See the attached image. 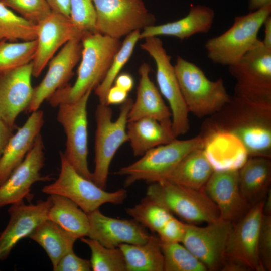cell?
<instances>
[{"label": "cell", "instance_id": "4316f807", "mask_svg": "<svg viewBox=\"0 0 271 271\" xmlns=\"http://www.w3.org/2000/svg\"><path fill=\"white\" fill-rule=\"evenodd\" d=\"M126 132L135 156H142L151 149L176 139L172 122H162L150 117L128 122Z\"/></svg>", "mask_w": 271, "mask_h": 271}, {"label": "cell", "instance_id": "d4e9b609", "mask_svg": "<svg viewBox=\"0 0 271 271\" xmlns=\"http://www.w3.org/2000/svg\"><path fill=\"white\" fill-rule=\"evenodd\" d=\"M150 66L146 63L140 66L137 98L129 112L128 122L150 117L162 122H172L171 111L150 79Z\"/></svg>", "mask_w": 271, "mask_h": 271}, {"label": "cell", "instance_id": "603a6c76", "mask_svg": "<svg viewBox=\"0 0 271 271\" xmlns=\"http://www.w3.org/2000/svg\"><path fill=\"white\" fill-rule=\"evenodd\" d=\"M44 112L37 110L9 140L0 158V185L23 162L40 133L44 122Z\"/></svg>", "mask_w": 271, "mask_h": 271}, {"label": "cell", "instance_id": "681fc988", "mask_svg": "<svg viewBox=\"0 0 271 271\" xmlns=\"http://www.w3.org/2000/svg\"><path fill=\"white\" fill-rule=\"evenodd\" d=\"M263 214L265 215H271V191H268L264 200L263 205Z\"/></svg>", "mask_w": 271, "mask_h": 271}, {"label": "cell", "instance_id": "ee69618b", "mask_svg": "<svg viewBox=\"0 0 271 271\" xmlns=\"http://www.w3.org/2000/svg\"><path fill=\"white\" fill-rule=\"evenodd\" d=\"M52 11L70 17L69 0H47Z\"/></svg>", "mask_w": 271, "mask_h": 271}, {"label": "cell", "instance_id": "f35d334b", "mask_svg": "<svg viewBox=\"0 0 271 271\" xmlns=\"http://www.w3.org/2000/svg\"><path fill=\"white\" fill-rule=\"evenodd\" d=\"M25 19L38 24L52 12L47 0H0Z\"/></svg>", "mask_w": 271, "mask_h": 271}, {"label": "cell", "instance_id": "ac0fdd59", "mask_svg": "<svg viewBox=\"0 0 271 271\" xmlns=\"http://www.w3.org/2000/svg\"><path fill=\"white\" fill-rule=\"evenodd\" d=\"M51 205L49 196L35 204H27L23 200L10 205L9 222L0 233V261L7 259L17 244L47 219Z\"/></svg>", "mask_w": 271, "mask_h": 271}, {"label": "cell", "instance_id": "836d02e7", "mask_svg": "<svg viewBox=\"0 0 271 271\" xmlns=\"http://www.w3.org/2000/svg\"><path fill=\"white\" fill-rule=\"evenodd\" d=\"M125 211L144 227L156 233L174 216L164 207L147 196L133 207L126 208Z\"/></svg>", "mask_w": 271, "mask_h": 271}, {"label": "cell", "instance_id": "c3c4849f", "mask_svg": "<svg viewBox=\"0 0 271 271\" xmlns=\"http://www.w3.org/2000/svg\"><path fill=\"white\" fill-rule=\"evenodd\" d=\"M248 3L249 12H252L271 4V0H248Z\"/></svg>", "mask_w": 271, "mask_h": 271}, {"label": "cell", "instance_id": "b9f144b4", "mask_svg": "<svg viewBox=\"0 0 271 271\" xmlns=\"http://www.w3.org/2000/svg\"><path fill=\"white\" fill-rule=\"evenodd\" d=\"M54 271H90L91 265L90 260L78 256L71 249L64 255L56 266L53 267Z\"/></svg>", "mask_w": 271, "mask_h": 271}, {"label": "cell", "instance_id": "d590c367", "mask_svg": "<svg viewBox=\"0 0 271 271\" xmlns=\"http://www.w3.org/2000/svg\"><path fill=\"white\" fill-rule=\"evenodd\" d=\"M80 239L90 250L92 270L126 271L124 257L118 247H107L89 237Z\"/></svg>", "mask_w": 271, "mask_h": 271}, {"label": "cell", "instance_id": "9a60e30c", "mask_svg": "<svg viewBox=\"0 0 271 271\" xmlns=\"http://www.w3.org/2000/svg\"><path fill=\"white\" fill-rule=\"evenodd\" d=\"M44 148L40 133L23 162L0 185V208L29 197L34 183L52 179L41 173L45 162Z\"/></svg>", "mask_w": 271, "mask_h": 271}, {"label": "cell", "instance_id": "f6af8a7d", "mask_svg": "<svg viewBox=\"0 0 271 271\" xmlns=\"http://www.w3.org/2000/svg\"><path fill=\"white\" fill-rule=\"evenodd\" d=\"M13 129L0 117V158L9 140L13 134Z\"/></svg>", "mask_w": 271, "mask_h": 271}, {"label": "cell", "instance_id": "2e32d148", "mask_svg": "<svg viewBox=\"0 0 271 271\" xmlns=\"http://www.w3.org/2000/svg\"><path fill=\"white\" fill-rule=\"evenodd\" d=\"M201 148L214 171L238 170L249 156L242 142L232 132L203 123Z\"/></svg>", "mask_w": 271, "mask_h": 271}, {"label": "cell", "instance_id": "bcb514c9", "mask_svg": "<svg viewBox=\"0 0 271 271\" xmlns=\"http://www.w3.org/2000/svg\"><path fill=\"white\" fill-rule=\"evenodd\" d=\"M114 82L115 86L127 92L132 89L134 85L133 79L128 73H122L118 75Z\"/></svg>", "mask_w": 271, "mask_h": 271}, {"label": "cell", "instance_id": "7dc6e473", "mask_svg": "<svg viewBox=\"0 0 271 271\" xmlns=\"http://www.w3.org/2000/svg\"><path fill=\"white\" fill-rule=\"evenodd\" d=\"M264 27V38L262 40L265 46L271 49V16H268L265 20Z\"/></svg>", "mask_w": 271, "mask_h": 271}, {"label": "cell", "instance_id": "7bdbcfd3", "mask_svg": "<svg viewBox=\"0 0 271 271\" xmlns=\"http://www.w3.org/2000/svg\"><path fill=\"white\" fill-rule=\"evenodd\" d=\"M128 92L114 85L108 91L106 97V104L115 105L122 104L128 98Z\"/></svg>", "mask_w": 271, "mask_h": 271}, {"label": "cell", "instance_id": "8992f818", "mask_svg": "<svg viewBox=\"0 0 271 271\" xmlns=\"http://www.w3.org/2000/svg\"><path fill=\"white\" fill-rule=\"evenodd\" d=\"M228 67L235 80L234 96L271 106V49L262 40Z\"/></svg>", "mask_w": 271, "mask_h": 271}, {"label": "cell", "instance_id": "7402d4cb", "mask_svg": "<svg viewBox=\"0 0 271 271\" xmlns=\"http://www.w3.org/2000/svg\"><path fill=\"white\" fill-rule=\"evenodd\" d=\"M238 171H214L203 187L218 208L220 218L232 223L251 208L240 191Z\"/></svg>", "mask_w": 271, "mask_h": 271}, {"label": "cell", "instance_id": "44dd1931", "mask_svg": "<svg viewBox=\"0 0 271 271\" xmlns=\"http://www.w3.org/2000/svg\"><path fill=\"white\" fill-rule=\"evenodd\" d=\"M87 214L89 222L87 237L107 247H116L122 244H143L151 235L133 219L110 217L102 214L99 209Z\"/></svg>", "mask_w": 271, "mask_h": 271}, {"label": "cell", "instance_id": "cb8c5ba5", "mask_svg": "<svg viewBox=\"0 0 271 271\" xmlns=\"http://www.w3.org/2000/svg\"><path fill=\"white\" fill-rule=\"evenodd\" d=\"M214 10L205 5L192 6L188 14L175 21L145 27L140 34V39L150 37L168 36L180 40H186L198 34H205L212 27Z\"/></svg>", "mask_w": 271, "mask_h": 271}, {"label": "cell", "instance_id": "ba28073f", "mask_svg": "<svg viewBox=\"0 0 271 271\" xmlns=\"http://www.w3.org/2000/svg\"><path fill=\"white\" fill-rule=\"evenodd\" d=\"M202 146L199 134L185 140L176 139L147 151L134 163L121 168L114 174L125 176L127 187L138 181L154 183L167 180L181 159L192 150Z\"/></svg>", "mask_w": 271, "mask_h": 271}, {"label": "cell", "instance_id": "4fadbf2b", "mask_svg": "<svg viewBox=\"0 0 271 271\" xmlns=\"http://www.w3.org/2000/svg\"><path fill=\"white\" fill-rule=\"evenodd\" d=\"M141 48L154 59L156 80L161 93L167 100L172 114V128L175 137L186 133L190 128L189 111L182 94L171 57L157 37L144 39Z\"/></svg>", "mask_w": 271, "mask_h": 271}, {"label": "cell", "instance_id": "f1b7e54d", "mask_svg": "<svg viewBox=\"0 0 271 271\" xmlns=\"http://www.w3.org/2000/svg\"><path fill=\"white\" fill-rule=\"evenodd\" d=\"M28 237L43 248L53 267L64 255L73 249L74 244L78 239L48 219L39 224Z\"/></svg>", "mask_w": 271, "mask_h": 271}, {"label": "cell", "instance_id": "484cf974", "mask_svg": "<svg viewBox=\"0 0 271 271\" xmlns=\"http://www.w3.org/2000/svg\"><path fill=\"white\" fill-rule=\"evenodd\" d=\"M238 172L240 191L249 205L252 207L263 201L270 190L269 158L249 157Z\"/></svg>", "mask_w": 271, "mask_h": 271}, {"label": "cell", "instance_id": "1f68e13d", "mask_svg": "<svg viewBox=\"0 0 271 271\" xmlns=\"http://www.w3.org/2000/svg\"><path fill=\"white\" fill-rule=\"evenodd\" d=\"M36 37L37 24L16 14L0 1V41H29Z\"/></svg>", "mask_w": 271, "mask_h": 271}, {"label": "cell", "instance_id": "83f0119b", "mask_svg": "<svg viewBox=\"0 0 271 271\" xmlns=\"http://www.w3.org/2000/svg\"><path fill=\"white\" fill-rule=\"evenodd\" d=\"M213 172L200 147L184 157L167 180L186 187L200 190Z\"/></svg>", "mask_w": 271, "mask_h": 271}, {"label": "cell", "instance_id": "8fae6325", "mask_svg": "<svg viewBox=\"0 0 271 271\" xmlns=\"http://www.w3.org/2000/svg\"><path fill=\"white\" fill-rule=\"evenodd\" d=\"M88 91L78 100L58 105L57 120L66 137L64 156L81 175L92 181L88 163V119L87 107L92 92Z\"/></svg>", "mask_w": 271, "mask_h": 271}, {"label": "cell", "instance_id": "7a4b0ae2", "mask_svg": "<svg viewBox=\"0 0 271 271\" xmlns=\"http://www.w3.org/2000/svg\"><path fill=\"white\" fill-rule=\"evenodd\" d=\"M81 62L74 84L57 90L48 100L53 107L78 100L88 91L95 89L103 80L122 43L119 39L98 33L81 39Z\"/></svg>", "mask_w": 271, "mask_h": 271}, {"label": "cell", "instance_id": "4dcf8cb0", "mask_svg": "<svg viewBox=\"0 0 271 271\" xmlns=\"http://www.w3.org/2000/svg\"><path fill=\"white\" fill-rule=\"evenodd\" d=\"M125 262L126 271H164V258L158 237L151 235L141 244L118 246Z\"/></svg>", "mask_w": 271, "mask_h": 271}, {"label": "cell", "instance_id": "30bf717a", "mask_svg": "<svg viewBox=\"0 0 271 271\" xmlns=\"http://www.w3.org/2000/svg\"><path fill=\"white\" fill-rule=\"evenodd\" d=\"M263 203L264 200L252 206L233 223L221 270L264 271L257 249Z\"/></svg>", "mask_w": 271, "mask_h": 271}, {"label": "cell", "instance_id": "60d3db41", "mask_svg": "<svg viewBox=\"0 0 271 271\" xmlns=\"http://www.w3.org/2000/svg\"><path fill=\"white\" fill-rule=\"evenodd\" d=\"M186 224L174 216L157 232L160 241L181 243L185 233Z\"/></svg>", "mask_w": 271, "mask_h": 271}, {"label": "cell", "instance_id": "3957f363", "mask_svg": "<svg viewBox=\"0 0 271 271\" xmlns=\"http://www.w3.org/2000/svg\"><path fill=\"white\" fill-rule=\"evenodd\" d=\"M146 196L188 224H207L220 218L218 208L203 188L194 189L165 180L151 183Z\"/></svg>", "mask_w": 271, "mask_h": 271}, {"label": "cell", "instance_id": "6da1fadb", "mask_svg": "<svg viewBox=\"0 0 271 271\" xmlns=\"http://www.w3.org/2000/svg\"><path fill=\"white\" fill-rule=\"evenodd\" d=\"M204 123L235 134L249 157H271V106L233 96Z\"/></svg>", "mask_w": 271, "mask_h": 271}, {"label": "cell", "instance_id": "9c48e42d", "mask_svg": "<svg viewBox=\"0 0 271 271\" xmlns=\"http://www.w3.org/2000/svg\"><path fill=\"white\" fill-rule=\"evenodd\" d=\"M59 176L53 183L42 188L43 193L67 197L87 214L99 209L106 203L121 204L127 198V192L125 189L106 191L93 181L79 174L68 162L62 152H59Z\"/></svg>", "mask_w": 271, "mask_h": 271}, {"label": "cell", "instance_id": "52a82bcc", "mask_svg": "<svg viewBox=\"0 0 271 271\" xmlns=\"http://www.w3.org/2000/svg\"><path fill=\"white\" fill-rule=\"evenodd\" d=\"M133 102L132 99L127 98L121 104L119 116L114 121L112 111L108 105L99 103L95 110V168L92 181L104 190L111 161L120 146L128 141L126 126Z\"/></svg>", "mask_w": 271, "mask_h": 271}, {"label": "cell", "instance_id": "277c9868", "mask_svg": "<svg viewBox=\"0 0 271 271\" xmlns=\"http://www.w3.org/2000/svg\"><path fill=\"white\" fill-rule=\"evenodd\" d=\"M270 13L269 4L235 17L228 30L206 42L208 58L214 64L227 66L237 62L258 41L259 31Z\"/></svg>", "mask_w": 271, "mask_h": 271}, {"label": "cell", "instance_id": "e0dca14e", "mask_svg": "<svg viewBox=\"0 0 271 271\" xmlns=\"http://www.w3.org/2000/svg\"><path fill=\"white\" fill-rule=\"evenodd\" d=\"M81 38H73L61 48L49 62L47 72L40 84L34 88L32 100L27 109L32 113L57 90L65 86L73 74V70L81 59Z\"/></svg>", "mask_w": 271, "mask_h": 271}, {"label": "cell", "instance_id": "5bb4252c", "mask_svg": "<svg viewBox=\"0 0 271 271\" xmlns=\"http://www.w3.org/2000/svg\"><path fill=\"white\" fill-rule=\"evenodd\" d=\"M233 223L219 218L205 226L186 224L181 243L206 267L207 270H221L226 244Z\"/></svg>", "mask_w": 271, "mask_h": 271}, {"label": "cell", "instance_id": "7c38bea8", "mask_svg": "<svg viewBox=\"0 0 271 271\" xmlns=\"http://www.w3.org/2000/svg\"><path fill=\"white\" fill-rule=\"evenodd\" d=\"M97 32L120 39L155 25V17L142 0H93Z\"/></svg>", "mask_w": 271, "mask_h": 271}, {"label": "cell", "instance_id": "ffe728a7", "mask_svg": "<svg viewBox=\"0 0 271 271\" xmlns=\"http://www.w3.org/2000/svg\"><path fill=\"white\" fill-rule=\"evenodd\" d=\"M32 63L0 73V117L13 129L33 97Z\"/></svg>", "mask_w": 271, "mask_h": 271}, {"label": "cell", "instance_id": "ab89813d", "mask_svg": "<svg viewBox=\"0 0 271 271\" xmlns=\"http://www.w3.org/2000/svg\"><path fill=\"white\" fill-rule=\"evenodd\" d=\"M257 249L264 271L271 270V215H262Z\"/></svg>", "mask_w": 271, "mask_h": 271}, {"label": "cell", "instance_id": "5b68a950", "mask_svg": "<svg viewBox=\"0 0 271 271\" xmlns=\"http://www.w3.org/2000/svg\"><path fill=\"white\" fill-rule=\"evenodd\" d=\"M174 66L189 112L198 117L212 115L230 101L222 79L209 80L198 66L180 56Z\"/></svg>", "mask_w": 271, "mask_h": 271}, {"label": "cell", "instance_id": "d6a6232c", "mask_svg": "<svg viewBox=\"0 0 271 271\" xmlns=\"http://www.w3.org/2000/svg\"><path fill=\"white\" fill-rule=\"evenodd\" d=\"M140 30H136L126 36L121 46L114 56L109 70L101 83L94 89L99 103L106 104L108 90L120 71L131 56L137 42L140 39Z\"/></svg>", "mask_w": 271, "mask_h": 271}, {"label": "cell", "instance_id": "d6986e66", "mask_svg": "<svg viewBox=\"0 0 271 271\" xmlns=\"http://www.w3.org/2000/svg\"><path fill=\"white\" fill-rule=\"evenodd\" d=\"M82 36L70 18L52 11L37 24V46L32 63V76H39L57 50L70 40Z\"/></svg>", "mask_w": 271, "mask_h": 271}, {"label": "cell", "instance_id": "8d00e7d4", "mask_svg": "<svg viewBox=\"0 0 271 271\" xmlns=\"http://www.w3.org/2000/svg\"><path fill=\"white\" fill-rule=\"evenodd\" d=\"M36 40L21 42L0 41V73L32 61Z\"/></svg>", "mask_w": 271, "mask_h": 271}, {"label": "cell", "instance_id": "74e56055", "mask_svg": "<svg viewBox=\"0 0 271 271\" xmlns=\"http://www.w3.org/2000/svg\"><path fill=\"white\" fill-rule=\"evenodd\" d=\"M70 19L82 36L97 33L93 0H69Z\"/></svg>", "mask_w": 271, "mask_h": 271}, {"label": "cell", "instance_id": "e575fe53", "mask_svg": "<svg viewBox=\"0 0 271 271\" xmlns=\"http://www.w3.org/2000/svg\"><path fill=\"white\" fill-rule=\"evenodd\" d=\"M160 244L164 258V271L207 270L181 243L160 241Z\"/></svg>", "mask_w": 271, "mask_h": 271}, {"label": "cell", "instance_id": "f546056e", "mask_svg": "<svg viewBox=\"0 0 271 271\" xmlns=\"http://www.w3.org/2000/svg\"><path fill=\"white\" fill-rule=\"evenodd\" d=\"M51 205L47 219L55 222L77 239L87 237L88 214L75 202L63 196L50 195Z\"/></svg>", "mask_w": 271, "mask_h": 271}]
</instances>
